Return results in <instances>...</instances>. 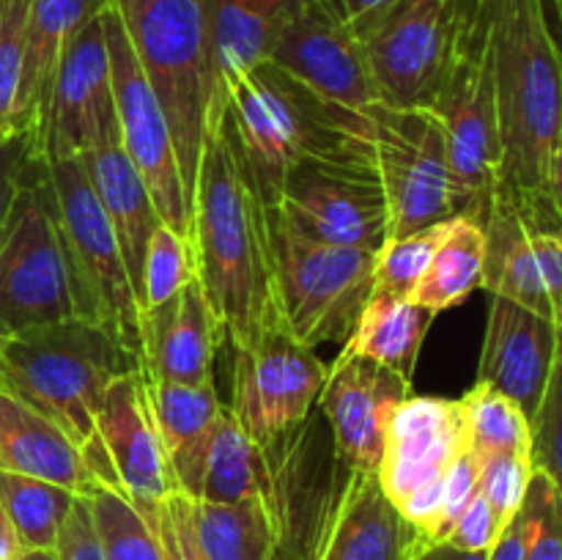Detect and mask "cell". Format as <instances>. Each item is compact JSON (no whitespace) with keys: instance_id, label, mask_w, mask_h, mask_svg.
Instances as JSON below:
<instances>
[{"instance_id":"3957f363","label":"cell","mask_w":562,"mask_h":560,"mask_svg":"<svg viewBox=\"0 0 562 560\" xmlns=\"http://www.w3.org/2000/svg\"><path fill=\"white\" fill-rule=\"evenodd\" d=\"M223 126L267 209L278 201L285 170L300 159L371 148L366 113L324 102L269 60L228 88Z\"/></svg>"},{"instance_id":"e575fe53","label":"cell","mask_w":562,"mask_h":560,"mask_svg":"<svg viewBox=\"0 0 562 560\" xmlns=\"http://www.w3.org/2000/svg\"><path fill=\"white\" fill-rule=\"evenodd\" d=\"M82 497L91 508L104 560H165L151 522L119 486L93 478Z\"/></svg>"},{"instance_id":"b9f144b4","label":"cell","mask_w":562,"mask_h":560,"mask_svg":"<svg viewBox=\"0 0 562 560\" xmlns=\"http://www.w3.org/2000/svg\"><path fill=\"white\" fill-rule=\"evenodd\" d=\"M560 443H562V379L560 368L549 379L541 406L530 421V461L536 472H543L560 483Z\"/></svg>"},{"instance_id":"74e56055","label":"cell","mask_w":562,"mask_h":560,"mask_svg":"<svg viewBox=\"0 0 562 560\" xmlns=\"http://www.w3.org/2000/svg\"><path fill=\"white\" fill-rule=\"evenodd\" d=\"M190 280H195V258H192L190 242L176 234L170 225L159 223L151 242H148L146 261H143L140 313L146 307L168 302Z\"/></svg>"},{"instance_id":"4fadbf2b","label":"cell","mask_w":562,"mask_h":560,"mask_svg":"<svg viewBox=\"0 0 562 560\" xmlns=\"http://www.w3.org/2000/svg\"><path fill=\"white\" fill-rule=\"evenodd\" d=\"M104 38H108L110 82H113L115 121H119V146L130 157L140 179L146 181L159 220L190 242L192 203L181 179L173 135L168 119L137 64L126 38L124 22L110 3L102 11Z\"/></svg>"},{"instance_id":"30bf717a","label":"cell","mask_w":562,"mask_h":560,"mask_svg":"<svg viewBox=\"0 0 562 560\" xmlns=\"http://www.w3.org/2000/svg\"><path fill=\"white\" fill-rule=\"evenodd\" d=\"M351 475L318 406L294 432L263 445L258 500L272 522L274 560H316Z\"/></svg>"},{"instance_id":"52a82bcc","label":"cell","mask_w":562,"mask_h":560,"mask_svg":"<svg viewBox=\"0 0 562 560\" xmlns=\"http://www.w3.org/2000/svg\"><path fill=\"white\" fill-rule=\"evenodd\" d=\"M267 239L280 327L307 349L344 346L373 291L376 253L307 239L272 209H267Z\"/></svg>"},{"instance_id":"f35d334b","label":"cell","mask_w":562,"mask_h":560,"mask_svg":"<svg viewBox=\"0 0 562 560\" xmlns=\"http://www.w3.org/2000/svg\"><path fill=\"white\" fill-rule=\"evenodd\" d=\"M521 560H562V494L560 483L532 472L519 508Z\"/></svg>"},{"instance_id":"4316f807","label":"cell","mask_w":562,"mask_h":560,"mask_svg":"<svg viewBox=\"0 0 562 560\" xmlns=\"http://www.w3.org/2000/svg\"><path fill=\"white\" fill-rule=\"evenodd\" d=\"M0 472L42 478L75 494L93 483L82 450L42 412L0 390Z\"/></svg>"},{"instance_id":"4dcf8cb0","label":"cell","mask_w":562,"mask_h":560,"mask_svg":"<svg viewBox=\"0 0 562 560\" xmlns=\"http://www.w3.org/2000/svg\"><path fill=\"white\" fill-rule=\"evenodd\" d=\"M192 530L206 560H274V530L261 500H190Z\"/></svg>"},{"instance_id":"f907efd6","label":"cell","mask_w":562,"mask_h":560,"mask_svg":"<svg viewBox=\"0 0 562 560\" xmlns=\"http://www.w3.org/2000/svg\"><path fill=\"white\" fill-rule=\"evenodd\" d=\"M486 560H521V525L519 514L505 525V530L499 533V538L494 541V547L488 549Z\"/></svg>"},{"instance_id":"ac0fdd59","label":"cell","mask_w":562,"mask_h":560,"mask_svg":"<svg viewBox=\"0 0 562 560\" xmlns=\"http://www.w3.org/2000/svg\"><path fill=\"white\" fill-rule=\"evenodd\" d=\"M409 395V379L340 346L316 406L333 432L335 453L349 470L376 472L390 421Z\"/></svg>"},{"instance_id":"7a4b0ae2","label":"cell","mask_w":562,"mask_h":560,"mask_svg":"<svg viewBox=\"0 0 562 560\" xmlns=\"http://www.w3.org/2000/svg\"><path fill=\"white\" fill-rule=\"evenodd\" d=\"M192 258L214 316L234 349H250L278 324L267 206L241 170L223 119L203 141L192 187Z\"/></svg>"},{"instance_id":"ba28073f","label":"cell","mask_w":562,"mask_h":560,"mask_svg":"<svg viewBox=\"0 0 562 560\" xmlns=\"http://www.w3.org/2000/svg\"><path fill=\"white\" fill-rule=\"evenodd\" d=\"M47 173L77 313L140 360V302L108 214L80 159H49Z\"/></svg>"},{"instance_id":"f1b7e54d","label":"cell","mask_w":562,"mask_h":560,"mask_svg":"<svg viewBox=\"0 0 562 560\" xmlns=\"http://www.w3.org/2000/svg\"><path fill=\"white\" fill-rule=\"evenodd\" d=\"M532 231L536 228L521 214V209L510 198L494 192L483 217L486 256H483L481 289L562 324V311L549 300L538 275Z\"/></svg>"},{"instance_id":"5b68a950","label":"cell","mask_w":562,"mask_h":560,"mask_svg":"<svg viewBox=\"0 0 562 560\" xmlns=\"http://www.w3.org/2000/svg\"><path fill=\"white\" fill-rule=\"evenodd\" d=\"M137 64L168 119L192 203L203 141L220 124L203 0H113Z\"/></svg>"},{"instance_id":"7dc6e473","label":"cell","mask_w":562,"mask_h":560,"mask_svg":"<svg viewBox=\"0 0 562 560\" xmlns=\"http://www.w3.org/2000/svg\"><path fill=\"white\" fill-rule=\"evenodd\" d=\"M55 555H58V560H104L91 508H88V500L82 494H77L75 503H71L69 516L60 527L58 544H55Z\"/></svg>"},{"instance_id":"d6a6232c","label":"cell","mask_w":562,"mask_h":560,"mask_svg":"<svg viewBox=\"0 0 562 560\" xmlns=\"http://www.w3.org/2000/svg\"><path fill=\"white\" fill-rule=\"evenodd\" d=\"M261 494V448L245 437L231 406L223 404L201 464L198 500L206 503H241Z\"/></svg>"},{"instance_id":"83f0119b","label":"cell","mask_w":562,"mask_h":560,"mask_svg":"<svg viewBox=\"0 0 562 560\" xmlns=\"http://www.w3.org/2000/svg\"><path fill=\"white\" fill-rule=\"evenodd\" d=\"M77 159H80L82 170H86L88 181H91L93 192H97L99 203L108 214L110 228L119 239L121 256H124V267L130 272L132 285H135L137 302H140L143 261H146L154 231L162 223L151 201V192H148L146 181L140 179L135 165L130 163V157L121 152L119 143L88 152Z\"/></svg>"},{"instance_id":"7bdbcfd3","label":"cell","mask_w":562,"mask_h":560,"mask_svg":"<svg viewBox=\"0 0 562 560\" xmlns=\"http://www.w3.org/2000/svg\"><path fill=\"white\" fill-rule=\"evenodd\" d=\"M143 516L151 522L165 560H206L198 549L195 530H192L190 497H184L181 492H170L162 503L143 511Z\"/></svg>"},{"instance_id":"ee69618b","label":"cell","mask_w":562,"mask_h":560,"mask_svg":"<svg viewBox=\"0 0 562 560\" xmlns=\"http://www.w3.org/2000/svg\"><path fill=\"white\" fill-rule=\"evenodd\" d=\"M477 475H481V461H477L475 450L467 448L459 456V461L450 470L448 483L442 489V500H439L437 519H434L431 533H428V544L445 541L450 533V527L456 525V519L461 516V511L472 503V497L477 494Z\"/></svg>"},{"instance_id":"d590c367","label":"cell","mask_w":562,"mask_h":560,"mask_svg":"<svg viewBox=\"0 0 562 560\" xmlns=\"http://www.w3.org/2000/svg\"><path fill=\"white\" fill-rule=\"evenodd\" d=\"M459 404L461 415H464L467 439H470L475 456H530V421L508 395L475 382L470 393L459 399Z\"/></svg>"},{"instance_id":"484cf974","label":"cell","mask_w":562,"mask_h":560,"mask_svg":"<svg viewBox=\"0 0 562 560\" xmlns=\"http://www.w3.org/2000/svg\"><path fill=\"white\" fill-rule=\"evenodd\" d=\"M302 0H203L209 58L217 113H225L228 88L269 60L274 38Z\"/></svg>"},{"instance_id":"8d00e7d4","label":"cell","mask_w":562,"mask_h":560,"mask_svg":"<svg viewBox=\"0 0 562 560\" xmlns=\"http://www.w3.org/2000/svg\"><path fill=\"white\" fill-rule=\"evenodd\" d=\"M448 228L450 220L428 225L415 234L398 236V239H384V245L376 250V261H373L371 294L412 296Z\"/></svg>"},{"instance_id":"f546056e","label":"cell","mask_w":562,"mask_h":560,"mask_svg":"<svg viewBox=\"0 0 562 560\" xmlns=\"http://www.w3.org/2000/svg\"><path fill=\"white\" fill-rule=\"evenodd\" d=\"M437 316L439 313L417 305L412 296L371 294L357 318L355 333L344 346L379 366L393 368L395 373L412 382L423 340Z\"/></svg>"},{"instance_id":"d4e9b609","label":"cell","mask_w":562,"mask_h":560,"mask_svg":"<svg viewBox=\"0 0 562 560\" xmlns=\"http://www.w3.org/2000/svg\"><path fill=\"white\" fill-rule=\"evenodd\" d=\"M143 393H146L148 412H151L159 445L168 459L176 492L198 500L203 450H206L209 432L223 410L214 377L187 384L165 382V379H151L143 373Z\"/></svg>"},{"instance_id":"1f68e13d","label":"cell","mask_w":562,"mask_h":560,"mask_svg":"<svg viewBox=\"0 0 562 560\" xmlns=\"http://www.w3.org/2000/svg\"><path fill=\"white\" fill-rule=\"evenodd\" d=\"M483 256H486L483 223L472 217H453L420 283L412 291V300L431 307L434 313L461 305L472 291L481 289Z\"/></svg>"},{"instance_id":"277c9868","label":"cell","mask_w":562,"mask_h":560,"mask_svg":"<svg viewBox=\"0 0 562 560\" xmlns=\"http://www.w3.org/2000/svg\"><path fill=\"white\" fill-rule=\"evenodd\" d=\"M137 368L135 355L80 316L0 340V390L42 412L77 448L93 437L104 390Z\"/></svg>"},{"instance_id":"11a10c76","label":"cell","mask_w":562,"mask_h":560,"mask_svg":"<svg viewBox=\"0 0 562 560\" xmlns=\"http://www.w3.org/2000/svg\"><path fill=\"white\" fill-rule=\"evenodd\" d=\"M456 3V20H459V16H464L467 11H472V5L477 3V0H453Z\"/></svg>"},{"instance_id":"9c48e42d","label":"cell","mask_w":562,"mask_h":560,"mask_svg":"<svg viewBox=\"0 0 562 560\" xmlns=\"http://www.w3.org/2000/svg\"><path fill=\"white\" fill-rule=\"evenodd\" d=\"M80 316L47 163L33 154L0 236V340Z\"/></svg>"},{"instance_id":"bcb514c9","label":"cell","mask_w":562,"mask_h":560,"mask_svg":"<svg viewBox=\"0 0 562 560\" xmlns=\"http://www.w3.org/2000/svg\"><path fill=\"white\" fill-rule=\"evenodd\" d=\"M503 530L505 527L499 525L492 505H488L486 500H483V494L477 492L475 497H472V503L461 511V516L456 519V525L450 527L445 541L453 544V547L459 549H467V552H488Z\"/></svg>"},{"instance_id":"603a6c76","label":"cell","mask_w":562,"mask_h":560,"mask_svg":"<svg viewBox=\"0 0 562 560\" xmlns=\"http://www.w3.org/2000/svg\"><path fill=\"white\" fill-rule=\"evenodd\" d=\"M426 544L384 494L376 472H355L316 560H415Z\"/></svg>"},{"instance_id":"60d3db41","label":"cell","mask_w":562,"mask_h":560,"mask_svg":"<svg viewBox=\"0 0 562 560\" xmlns=\"http://www.w3.org/2000/svg\"><path fill=\"white\" fill-rule=\"evenodd\" d=\"M27 0H0V135L14 130ZM20 130V126H16Z\"/></svg>"},{"instance_id":"9a60e30c","label":"cell","mask_w":562,"mask_h":560,"mask_svg":"<svg viewBox=\"0 0 562 560\" xmlns=\"http://www.w3.org/2000/svg\"><path fill=\"white\" fill-rule=\"evenodd\" d=\"M384 104L428 108L456 33L453 0H390L351 31Z\"/></svg>"},{"instance_id":"816d5d0a","label":"cell","mask_w":562,"mask_h":560,"mask_svg":"<svg viewBox=\"0 0 562 560\" xmlns=\"http://www.w3.org/2000/svg\"><path fill=\"white\" fill-rule=\"evenodd\" d=\"M488 552H467V549L453 547L448 541H437V544H426L420 549L415 560H486Z\"/></svg>"},{"instance_id":"8fae6325","label":"cell","mask_w":562,"mask_h":560,"mask_svg":"<svg viewBox=\"0 0 562 560\" xmlns=\"http://www.w3.org/2000/svg\"><path fill=\"white\" fill-rule=\"evenodd\" d=\"M373 165L387 201V239L459 217L442 124L428 108L366 110Z\"/></svg>"},{"instance_id":"7402d4cb","label":"cell","mask_w":562,"mask_h":560,"mask_svg":"<svg viewBox=\"0 0 562 560\" xmlns=\"http://www.w3.org/2000/svg\"><path fill=\"white\" fill-rule=\"evenodd\" d=\"M223 335L201 283L190 280L168 302L140 313V371L165 382L212 379Z\"/></svg>"},{"instance_id":"d6986e66","label":"cell","mask_w":562,"mask_h":560,"mask_svg":"<svg viewBox=\"0 0 562 560\" xmlns=\"http://www.w3.org/2000/svg\"><path fill=\"white\" fill-rule=\"evenodd\" d=\"M269 64L300 80L324 102L351 113H366L382 102L357 36L316 0H302L291 14L274 38Z\"/></svg>"},{"instance_id":"2e32d148","label":"cell","mask_w":562,"mask_h":560,"mask_svg":"<svg viewBox=\"0 0 562 560\" xmlns=\"http://www.w3.org/2000/svg\"><path fill=\"white\" fill-rule=\"evenodd\" d=\"M327 366L316 351L272 327L250 349H234V412L252 445L274 443L307 421L318 404Z\"/></svg>"},{"instance_id":"44dd1931","label":"cell","mask_w":562,"mask_h":560,"mask_svg":"<svg viewBox=\"0 0 562 560\" xmlns=\"http://www.w3.org/2000/svg\"><path fill=\"white\" fill-rule=\"evenodd\" d=\"M93 437L102 445L110 464V481L119 486L140 511L162 503L176 492L168 459L159 445L140 368L115 379L93 417Z\"/></svg>"},{"instance_id":"f6af8a7d","label":"cell","mask_w":562,"mask_h":560,"mask_svg":"<svg viewBox=\"0 0 562 560\" xmlns=\"http://www.w3.org/2000/svg\"><path fill=\"white\" fill-rule=\"evenodd\" d=\"M36 152L31 130H5L0 135V236H3L5 223H9L11 206L20 192L22 176H25L27 163Z\"/></svg>"},{"instance_id":"8992f818","label":"cell","mask_w":562,"mask_h":560,"mask_svg":"<svg viewBox=\"0 0 562 560\" xmlns=\"http://www.w3.org/2000/svg\"><path fill=\"white\" fill-rule=\"evenodd\" d=\"M428 110L439 119L448 143L459 217L483 223L499 179L497 97H494L492 11L477 0L456 20L453 44Z\"/></svg>"},{"instance_id":"ab89813d","label":"cell","mask_w":562,"mask_h":560,"mask_svg":"<svg viewBox=\"0 0 562 560\" xmlns=\"http://www.w3.org/2000/svg\"><path fill=\"white\" fill-rule=\"evenodd\" d=\"M477 461H481L477 492H481L483 500L492 505L499 525L505 527L516 514H519L536 467H532L530 456L527 453L477 456Z\"/></svg>"},{"instance_id":"836d02e7","label":"cell","mask_w":562,"mask_h":560,"mask_svg":"<svg viewBox=\"0 0 562 560\" xmlns=\"http://www.w3.org/2000/svg\"><path fill=\"white\" fill-rule=\"evenodd\" d=\"M77 494L42 478L0 472V505L22 549H55Z\"/></svg>"},{"instance_id":"f5cc1de1","label":"cell","mask_w":562,"mask_h":560,"mask_svg":"<svg viewBox=\"0 0 562 560\" xmlns=\"http://www.w3.org/2000/svg\"><path fill=\"white\" fill-rule=\"evenodd\" d=\"M22 552H25V549H22L20 538H16L14 525H11L3 505H0V560H20Z\"/></svg>"},{"instance_id":"e0dca14e","label":"cell","mask_w":562,"mask_h":560,"mask_svg":"<svg viewBox=\"0 0 562 560\" xmlns=\"http://www.w3.org/2000/svg\"><path fill=\"white\" fill-rule=\"evenodd\" d=\"M119 143L113 82H110L108 38L102 14L66 47L55 71L44 115L38 154L44 159H69Z\"/></svg>"},{"instance_id":"681fc988","label":"cell","mask_w":562,"mask_h":560,"mask_svg":"<svg viewBox=\"0 0 562 560\" xmlns=\"http://www.w3.org/2000/svg\"><path fill=\"white\" fill-rule=\"evenodd\" d=\"M316 3L322 5L329 16H335L340 25H346L349 31H355V27L362 25L368 16H373L376 11H382L390 0H316Z\"/></svg>"},{"instance_id":"5bb4252c","label":"cell","mask_w":562,"mask_h":560,"mask_svg":"<svg viewBox=\"0 0 562 560\" xmlns=\"http://www.w3.org/2000/svg\"><path fill=\"white\" fill-rule=\"evenodd\" d=\"M467 448L464 415L453 399L409 395L390 421L376 478L426 541L450 470Z\"/></svg>"},{"instance_id":"ffe728a7","label":"cell","mask_w":562,"mask_h":560,"mask_svg":"<svg viewBox=\"0 0 562 560\" xmlns=\"http://www.w3.org/2000/svg\"><path fill=\"white\" fill-rule=\"evenodd\" d=\"M560 368V324L525 305L492 296L477 384L508 395L527 421Z\"/></svg>"},{"instance_id":"c3c4849f","label":"cell","mask_w":562,"mask_h":560,"mask_svg":"<svg viewBox=\"0 0 562 560\" xmlns=\"http://www.w3.org/2000/svg\"><path fill=\"white\" fill-rule=\"evenodd\" d=\"M532 250H536L538 275H541L549 300L562 307V242L558 231H532Z\"/></svg>"},{"instance_id":"cb8c5ba5","label":"cell","mask_w":562,"mask_h":560,"mask_svg":"<svg viewBox=\"0 0 562 560\" xmlns=\"http://www.w3.org/2000/svg\"><path fill=\"white\" fill-rule=\"evenodd\" d=\"M110 3L113 0H27L14 126L33 132L36 152L60 58L71 38L82 31V25L102 14Z\"/></svg>"},{"instance_id":"db71d44e","label":"cell","mask_w":562,"mask_h":560,"mask_svg":"<svg viewBox=\"0 0 562 560\" xmlns=\"http://www.w3.org/2000/svg\"><path fill=\"white\" fill-rule=\"evenodd\" d=\"M20 560H58L55 549H25Z\"/></svg>"},{"instance_id":"7c38bea8","label":"cell","mask_w":562,"mask_h":560,"mask_svg":"<svg viewBox=\"0 0 562 560\" xmlns=\"http://www.w3.org/2000/svg\"><path fill=\"white\" fill-rule=\"evenodd\" d=\"M269 209L300 236L327 245L376 253L387 239V201L371 148L300 159Z\"/></svg>"},{"instance_id":"6da1fadb","label":"cell","mask_w":562,"mask_h":560,"mask_svg":"<svg viewBox=\"0 0 562 560\" xmlns=\"http://www.w3.org/2000/svg\"><path fill=\"white\" fill-rule=\"evenodd\" d=\"M499 179L532 228L558 231L562 220L560 53L549 0H488Z\"/></svg>"}]
</instances>
